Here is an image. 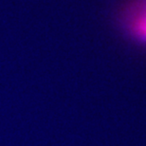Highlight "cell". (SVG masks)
I'll return each mask as SVG.
<instances>
[{
	"label": "cell",
	"instance_id": "1",
	"mask_svg": "<svg viewBox=\"0 0 146 146\" xmlns=\"http://www.w3.org/2000/svg\"><path fill=\"white\" fill-rule=\"evenodd\" d=\"M122 24L130 37L146 45V0H131L122 13Z\"/></svg>",
	"mask_w": 146,
	"mask_h": 146
}]
</instances>
